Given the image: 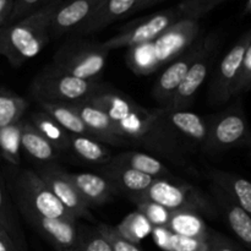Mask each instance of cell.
Segmentation results:
<instances>
[{"label":"cell","mask_w":251,"mask_h":251,"mask_svg":"<svg viewBox=\"0 0 251 251\" xmlns=\"http://www.w3.org/2000/svg\"><path fill=\"white\" fill-rule=\"evenodd\" d=\"M86 100L109 115L130 146L142 147L156 157L185 168L188 150L172 134L161 107L147 109L104 83Z\"/></svg>","instance_id":"1"},{"label":"cell","mask_w":251,"mask_h":251,"mask_svg":"<svg viewBox=\"0 0 251 251\" xmlns=\"http://www.w3.org/2000/svg\"><path fill=\"white\" fill-rule=\"evenodd\" d=\"M201 34L200 20L183 17L153 41L127 49L125 63L136 75H150L168 65Z\"/></svg>","instance_id":"2"},{"label":"cell","mask_w":251,"mask_h":251,"mask_svg":"<svg viewBox=\"0 0 251 251\" xmlns=\"http://www.w3.org/2000/svg\"><path fill=\"white\" fill-rule=\"evenodd\" d=\"M61 0H51L41 9L0 28V55L19 68L38 55L50 41V22Z\"/></svg>","instance_id":"3"},{"label":"cell","mask_w":251,"mask_h":251,"mask_svg":"<svg viewBox=\"0 0 251 251\" xmlns=\"http://www.w3.org/2000/svg\"><path fill=\"white\" fill-rule=\"evenodd\" d=\"M6 174L7 188L19 213L29 212L46 218L78 221L54 196L36 171L11 167Z\"/></svg>","instance_id":"4"},{"label":"cell","mask_w":251,"mask_h":251,"mask_svg":"<svg viewBox=\"0 0 251 251\" xmlns=\"http://www.w3.org/2000/svg\"><path fill=\"white\" fill-rule=\"evenodd\" d=\"M108 55L109 50L100 42L74 37L56 50L50 65L75 77L100 81L107 66Z\"/></svg>","instance_id":"5"},{"label":"cell","mask_w":251,"mask_h":251,"mask_svg":"<svg viewBox=\"0 0 251 251\" xmlns=\"http://www.w3.org/2000/svg\"><path fill=\"white\" fill-rule=\"evenodd\" d=\"M102 86L100 81L75 77L49 64L33 78L29 93L38 103H75L87 100Z\"/></svg>","instance_id":"6"},{"label":"cell","mask_w":251,"mask_h":251,"mask_svg":"<svg viewBox=\"0 0 251 251\" xmlns=\"http://www.w3.org/2000/svg\"><path fill=\"white\" fill-rule=\"evenodd\" d=\"M139 199L151 200L171 211H194L210 218L220 215L212 198L195 185L176 179H154Z\"/></svg>","instance_id":"7"},{"label":"cell","mask_w":251,"mask_h":251,"mask_svg":"<svg viewBox=\"0 0 251 251\" xmlns=\"http://www.w3.org/2000/svg\"><path fill=\"white\" fill-rule=\"evenodd\" d=\"M207 135L202 145L206 153H218L251 145V130L240 103L206 118Z\"/></svg>","instance_id":"8"},{"label":"cell","mask_w":251,"mask_h":251,"mask_svg":"<svg viewBox=\"0 0 251 251\" xmlns=\"http://www.w3.org/2000/svg\"><path fill=\"white\" fill-rule=\"evenodd\" d=\"M181 19H183V14L179 5H176L174 7H169V9L154 12L146 17H141L140 20L130 22L119 33L102 42V44L109 51L114 49H129L132 47L141 46V44L149 43L156 39Z\"/></svg>","instance_id":"9"},{"label":"cell","mask_w":251,"mask_h":251,"mask_svg":"<svg viewBox=\"0 0 251 251\" xmlns=\"http://www.w3.org/2000/svg\"><path fill=\"white\" fill-rule=\"evenodd\" d=\"M220 46V38L216 33L203 37L201 50L190 66L185 77L164 107L167 109H188L193 104L198 91L207 78L210 69L215 61Z\"/></svg>","instance_id":"10"},{"label":"cell","mask_w":251,"mask_h":251,"mask_svg":"<svg viewBox=\"0 0 251 251\" xmlns=\"http://www.w3.org/2000/svg\"><path fill=\"white\" fill-rule=\"evenodd\" d=\"M251 42V28L245 32L230 50L223 56L220 65L217 66L210 90H208V102L213 105L223 104L229 98L234 97V88L242 70L243 59L245 51Z\"/></svg>","instance_id":"11"},{"label":"cell","mask_w":251,"mask_h":251,"mask_svg":"<svg viewBox=\"0 0 251 251\" xmlns=\"http://www.w3.org/2000/svg\"><path fill=\"white\" fill-rule=\"evenodd\" d=\"M36 173L41 176L42 180L50 189L54 196L63 203L64 207L69 210V212L76 220L82 218V220L90 221V222H95L90 207L83 201L77 189L69 178L68 172L59 168L56 164L47 163L38 167L36 169Z\"/></svg>","instance_id":"12"},{"label":"cell","mask_w":251,"mask_h":251,"mask_svg":"<svg viewBox=\"0 0 251 251\" xmlns=\"http://www.w3.org/2000/svg\"><path fill=\"white\" fill-rule=\"evenodd\" d=\"M203 37L205 34L202 33L185 51H183L180 55L171 61L156 80L152 87V97L161 108L169 102L172 96L174 95L176 88L185 77L190 66L198 58L201 46H202Z\"/></svg>","instance_id":"13"},{"label":"cell","mask_w":251,"mask_h":251,"mask_svg":"<svg viewBox=\"0 0 251 251\" xmlns=\"http://www.w3.org/2000/svg\"><path fill=\"white\" fill-rule=\"evenodd\" d=\"M20 215L56 251H78V221L46 218L29 212Z\"/></svg>","instance_id":"14"},{"label":"cell","mask_w":251,"mask_h":251,"mask_svg":"<svg viewBox=\"0 0 251 251\" xmlns=\"http://www.w3.org/2000/svg\"><path fill=\"white\" fill-rule=\"evenodd\" d=\"M103 0H66L60 1L50 22V39L74 36L96 14Z\"/></svg>","instance_id":"15"},{"label":"cell","mask_w":251,"mask_h":251,"mask_svg":"<svg viewBox=\"0 0 251 251\" xmlns=\"http://www.w3.org/2000/svg\"><path fill=\"white\" fill-rule=\"evenodd\" d=\"M162 110L172 134L188 151L194 147H202L207 135L206 118L188 109L162 108Z\"/></svg>","instance_id":"16"},{"label":"cell","mask_w":251,"mask_h":251,"mask_svg":"<svg viewBox=\"0 0 251 251\" xmlns=\"http://www.w3.org/2000/svg\"><path fill=\"white\" fill-rule=\"evenodd\" d=\"M81 118L86 126L91 130L95 139L104 145L115 147H129V142L123 137L115 123L102 109L93 105L88 100L69 103Z\"/></svg>","instance_id":"17"},{"label":"cell","mask_w":251,"mask_h":251,"mask_svg":"<svg viewBox=\"0 0 251 251\" xmlns=\"http://www.w3.org/2000/svg\"><path fill=\"white\" fill-rule=\"evenodd\" d=\"M100 174L112 184L118 195L125 196L131 202L141 198L154 180L146 174L112 161L100 167Z\"/></svg>","instance_id":"18"},{"label":"cell","mask_w":251,"mask_h":251,"mask_svg":"<svg viewBox=\"0 0 251 251\" xmlns=\"http://www.w3.org/2000/svg\"><path fill=\"white\" fill-rule=\"evenodd\" d=\"M211 198L220 215L225 218L228 227L237 235L238 239L251 251V216L235 205L218 186L210 185Z\"/></svg>","instance_id":"19"},{"label":"cell","mask_w":251,"mask_h":251,"mask_svg":"<svg viewBox=\"0 0 251 251\" xmlns=\"http://www.w3.org/2000/svg\"><path fill=\"white\" fill-rule=\"evenodd\" d=\"M69 178L90 208L105 205L118 195L112 184L100 173H69Z\"/></svg>","instance_id":"20"},{"label":"cell","mask_w":251,"mask_h":251,"mask_svg":"<svg viewBox=\"0 0 251 251\" xmlns=\"http://www.w3.org/2000/svg\"><path fill=\"white\" fill-rule=\"evenodd\" d=\"M137 1L139 0H103L90 21L81 27L73 37H83L97 33L118 20L134 14L136 12Z\"/></svg>","instance_id":"21"},{"label":"cell","mask_w":251,"mask_h":251,"mask_svg":"<svg viewBox=\"0 0 251 251\" xmlns=\"http://www.w3.org/2000/svg\"><path fill=\"white\" fill-rule=\"evenodd\" d=\"M207 176L211 184L218 186L235 205L251 216V181L220 169H210Z\"/></svg>","instance_id":"22"},{"label":"cell","mask_w":251,"mask_h":251,"mask_svg":"<svg viewBox=\"0 0 251 251\" xmlns=\"http://www.w3.org/2000/svg\"><path fill=\"white\" fill-rule=\"evenodd\" d=\"M0 227L7 233L19 251H27V243L20 225L17 208L10 195L6 179L0 167Z\"/></svg>","instance_id":"23"},{"label":"cell","mask_w":251,"mask_h":251,"mask_svg":"<svg viewBox=\"0 0 251 251\" xmlns=\"http://www.w3.org/2000/svg\"><path fill=\"white\" fill-rule=\"evenodd\" d=\"M20 141L21 150L42 164L53 163L60 157V152L36 129L29 120H21Z\"/></svg>","instance_id":"24"},{"label":"cell","mask_w":251,"mask_h":251,"mask_svg":"<svg viewBox=\"0 0 251 251\" xmlns=\"http://www.w3.org/2000/svg\"><path fill=\"white\" fill-rule=\"evenodd\" d=\"M112 162L124 164L153 179H173L168 167L154 154L140 151H124L113 154Z\"/></svg>","instance_id":"25"},{"label":"cell","mask_w":251,"mask_h":251,"mask_svg":"<svg viewBox=\"0 0 251 251\" xmlns=\"http://www.w3.org/2000/svg\"><path fill=\"white\" fill-rule=\"evenodd\" d=\"M70 151L86 163L100 167L107 164L113 157L107 145L83 135L70 134Z\"/></svg>","instance_id":"26"},{"label":"cell","mask_w":251,"mask_h":251,"mask_svg":"<svg viewBox=\"0 0 251 251\" xmlns=\"http://www.w3.org/2000/svg\"><path fill=\"white\" fill-rule=\"evenodd\" d=\"M178 235L196 239H207L208 227L202 216L194 211H172L167 227Z\"/></svg>","instance_id":"27"},{"label":"cell","mask_w":251,"mask_h":251,"mask_svg":"<svg viewBox=\"0 0 251 251\" xmlns=\"http://www.w3.org/2000/svg\"><path fill=\"white\" fill-rule=\"evenodd\" d=\"M41 109L50 115L64 130L73 135H83L95 139L91 130L86 126L85 123L81 120L77 113L70 107L69 103H38ZM96 140V139H95Z\"/></svg>","instance_id":"28"},{"label":"cell","mask_w":251,"mask_h":251,"mask_svg":"<svg viewBox=\"0 0 251 251\" xmlns=\"http://www.w3.org/2000/svg\"><path fill=\"white\" fill-rule=\"evenodd\" d=\"M152 239L163 251H207V239L178 235L166 227H153Z\"/></svg>","instance_id":"29"},{"label":"cell","mask_w":251,"mask_h":251,"mask_svg":"<svg viewBox=\"0 0 251 251\" xmlns=\"http://www.w3.org/2000/svg\"><path fill=\"white\" fill-rule=\"evenodd\" d=\"M28 120L60 153L70 151V134L64 130L50 115L43 110H39L32 113Z\"/></svg>","instance_id":"30"},{"label":"cell","mask_w":251,"mask_h":251,"mask_svg":"<svg viewBox=\"0 0 251 251\" xmlns=\"http://www.w3.org/2000/svg\"><path fill=\"white\" fill-rule=\"evenodd\" d=\"M27 107L28 103L21 96L0 92V130L21 122Z\"/></svg>","instance_id":"31"},{"label":"cell","mask_w":251,"mask_h":251,"mask_svg":"<svg viewBox=\"0 0 251 251\" xmlns=\"http://www.w3.org/2000/svg\"><path fill=\"white\" fill-rule=\"evenodd\" d=\"M115 229L126 240L134 243V244H140L142 239L151 235L153 227L136 210L125 216L122 222L115 227Z\"/></svg>","instance_id":"32"},{"label":"cell","mask_w":251,"mask_h":251,"mask_svg":"<svg viewBox=\"0 0 251 251\" xmlns=\"http://www.w3.org/2000/svg\"><path fill=\"white\" fill-rule=\"evenodd\" d=\"M21 122L6 129L0 130V151L2 157L11 167L20 166V150H21Z\"/></svg>","instance_id":"33"},{"label":"cell","mask_w":251,"mask_h":251,"mask_svg":"<svg viewBox=\"0 0 251 251\" xmlns=\"http://www.w3.org/2000/svg\"><path fill=\"white\" fill-rule=\"evenodd\" d=\"M136 210L146 218L152 227H167L172 211L147 199H137L134 202Z\"/></svg>","instance_id":"34"},{"label":"cell","mask_w":251,"mask_h":251,"mask_svg":"<svg viewBox=\"0 0 251 251\" xmlns=\"http://www.w3.org/2000/svg\"><path fill=\"white\" fill-rule=\"evenodd\" d=\"M80 244L78 251H113L109 242L103 237L97 227H85L78 223Z\"/></svg>","instance_id":"35"},{"label":"cell","mask_w":251,"mask_h":251,"mask_svg":"<svg viewBox=\"0 0 251 251\" xmlns=\"http://www.w3.org/2000/svg\"><path fill=\"white\" fill-rule=\"evenodd\" d=\"M223 1L226 0H181L178 5L183 17L200 20L203 15L210 12L213 7L222 4Z\"/></svg>","instance_id":"36"},{"label":"cell","mask_w":251,"mask_h":251,"mask_svg":"<svg viewBox=\"0 0 251 251\" xmlns=\"http://www.w3.org/2000/svg\"><path fill=\"white\" fill-rule=\"evenodd\" d=\"M96 227L100 230V234L109 242L113 251H144L140 248L139 244H134V243L123 238L113 226L105 225V223H98Z\"/></svg>","instance_id":"37"},{"label":"cell","mask_w":251,"mask_h":251,"mask_svg":"<svg viewBox=\"0 0 251 251\" xmlns=\"http://www.w3.org/2000/svg\"><path fill=\"white\" fill-rule=\"evenodd\" d=\"M51 0H14L11 14L6 24H12L50 2Z\"/></svg>","instance_id":"38"},{"label":"cell","mask_w":251,"mask_h":251,"mask_svg":"<svg viewBox=\"0 0 251 251\" xmlns=\"http://www.w3.org/2000/svg\"><path fill=\"white\" fill-rule=\"evenodd\" d=\"M251 88V42L245 51L244 59H243L242 70L238 77L237 85L234 88V97L239 96L240 93L247 92Z\"/></svg>","instance_id":"39"},{"label":"cell","mask_w":251,"mask_h":251,"mask_svg":"<svg viewBox=\"0 0 251 251\" xmlns=\"http://www.w3.org/2000/svg\"><path fill=\"white\" fill-rule=\"evenodd\" d=\"M207 251H243L235 244L233 240L227 238L226 235L216 232V230H208L207 235Z\"/></svg>","instance_id":"40"},{"label":"cell","mask_w":251,"mask_h":251,"mask_svg":"<svg viewBox=\"0 0 251 251\" xmlns=\"http://www.w3.org/2000/svg\"><path fill=\"white\" fill-rule=\"evenodd\" d=\"M12 5H14V0H0V28L6 25L11 14Z\"/></svg>","instance_id":"41"},{"label":"cell","mask_w":251,"mask_h":251,"mask_svg":"<svg viewBox=\"0 0 251 251\" xmlns=\"http://www.w3.org/2000/svg\"><path fill=\"white\" fill-rule=\"evenodd\" d=\"M0 251H19L1 227H0Z\"/></svg>","instance_id":"42"},{"label":"cell","mask_w":251,"mask_h":251,"mask_svg":"<svg viewBox=\"0 0 251 251\" xmlns=\"http://www.w3.org/2000/svg\"><path fill=\"white\" fill-rule=\"evenodd\" d=\"M164 1V0H139L137 1L136 11H141V10L149 9V7L154 6V5L159 4V2Z\"/></svg>","instance_id":"43"},{"label":"cell","mask_w":251,"mask_h":251,"mask_svg":"<svg viewBox=\"0 0 251 251\" xmlns=\"http://www.w3.org/2000/svg\"><path fill=\"white\" fill-rule=\"evenodd\" d=\"M247 10H248V11H251V0H249V4H248Z\"/></svg>","instance_id":"44"}]
</instances>
